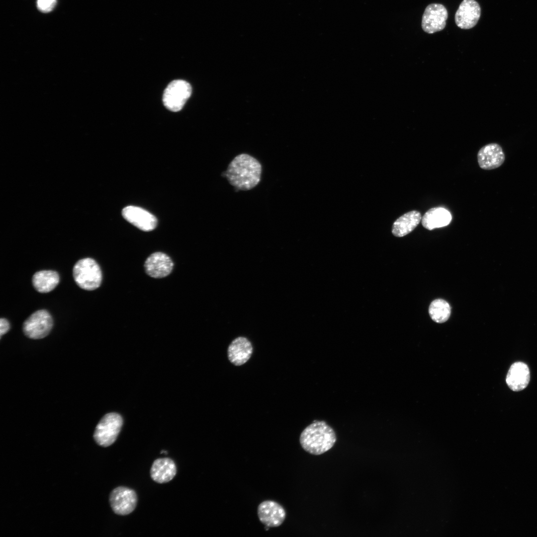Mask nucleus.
<instances>
[{"label":"nucleus","instance_id":"10","mask_svg":"<svg viewBox=\"0 0 537 537\" xmlns=\"http://www.w3.org/2000/svg\"><path fill=\"white\" fill-rule=\"evenodd\" d=\"M480 15L481 8L475 0H463L455 12V23L461 29H471L476 25Z\"/></svg>","mask_w":537,"mask_h":537},{"label":"nucleus","instance_id":"9","mask_svg":"<svg viewBox=\"0 0 537 537\" xmlns=\"http://www.w3.org/2000/svg\"><path fill=\"white\" fill-rule=\"evenodd\" d=\"M257 514L260 522L269 528L280 526L286 518L284 508L272 500L261 502L258 507Z\"/></svg>","mask_w":537,"mask_h":537},{"label":"nucleus","instance_id":"3","mask_svg":"<svg viewBox=\"0 0 537 537\" xmlns=\"http://www.w3.org/2000/svg\"><path fill=\"white\" fill-rule=\"evenodd\" d=\"M73 275L76 284L86 290H93L99 287L102 278L99 266L90 258L81 259L75 264Z\"/></svg>","mask_w":537,"mask_h":537},{"label":"nucleus","instance_id":"17","mask_svg":"<svg viewBox=\"0 0 537 537\" xmlns=\"http://www.w3.org/2000/svg\"><path fill=\"white\" fill-rule=\"evenodd\" d=\"M422 219L421 213L417 210L409 211L393 223L392 228L393 235L402 237L411 233L419 224Z\"/></svg>","mask_w":537,"mask_h":537},{"label":"nucleus","instance_id":"21","mask_svg":"<svg viewBox=\"0 0 537 537\" xmlns=\"http://www.w3.org/2000/svg\"><path fill=\"white\" fill-rule=\"evenodd\" d=\"M57 0H37V6L42 12H49L55 7Z\"/></svg>","mask_w":537,"mask_h":537},{"label":"nucleus","instance_id":"18","mask_svg":"<svg viewBox=\"0 0 537 537\" xmlns=\"http://www.w3.org/2000/svg\"><path fill=\"white\" fill-rule=\"evenodd\" d=\"M450 213L443 207H433L429 209L422 217V224L427 230L448 226L451 221Z\"/></svg>","mask_w":537,"mask_h":537},{"label":"nucleus","instance_id":"15","mask_svg":"<svg viewBox=\"0 0 537 537\" xmlns=\"http://www.w3.org/2000/svg\"><path fill=\"white\" fill-rule=\"evenodd\" d=\"M253 348L250 341L245 337H239L231 343L228 350V358L233 364L239 366L251 358Z\"/></svg>","mask_w":537,"mask_h":537},{"label":"nucleus","instance_id":"20","mask_svg":"<svg viewBox=\"0 0 537 537\" xmlns=\"http://www.w3.org/2000/svg\"><path fill=\"white\" fill-rule=\"evenodd\" d=\"M451 308L446 300L437 299L433 301L429 308V313L432 319L439 323L447 321L450 315Z\"/></svg>","mask_w":537,"mask_h":537},{"label":"nucleus","instance_id":"2","mask_svg":"<svg viewBox=\"0 0 537 537\" xmlns=\"http://www.w3.org/2000/svg\"><path fill=\"white\" fill-rule=\"evenodd\" d=\"M337 437L334 429L324 421H314L300 434L299 442L307 452L320 455L330 449Z\"/></svg>","mask_w":537,"mask_h":537},{"label":"nucleus","instance_id":"7","mask_svg":"<svg viewBox=\"0 0 537 537\" xmlns=\"http://www.w3.org/2000/svg\"><path fill=\"white\" fill-rule=\"evenodd\" d=\"M109 501L114 513L120 516H125L130 514L135 510L138 498L134 490L126 487L119 486L111 492Z\"/></svg>","mask_w":537,"mask_h":537},{"label":"nucleus","instance_id":"16","mask_svg":"<svg viewBox=\"0 0 537 537\" xmlns=\"http://www.w3.org/2000/svg\"><path fill=\"white\" fill-rule=\"evenodd\" d=\"M177 471L176 463L173 459L168 457L160 458L153 462L150 469V475L156 482L165 483L174 478Z\"/></svg>","mask_w":537,"mask_h":537},{"label":"nucleus","instance_id":"4","mask_svg":"<svg viewBox=\"0 0 537 537\" xmlns=\"http://www.w3.org/2000/svg\"><path fill=\"white\" fill-rule=\"evenodd\" d=\"M123 423L122 417L117 413L105 414L95 429L93 438L96 444L102 447L112 445L117 439Z\"/></svg>","mask_w":537,"mask_h":537},{"label":"nucleus","instance_id":"6","mask_svg":"<svg viewBox=\"0 0 537 537\" xmlns=\"http://www.w3.org/2000/svg\"><path fill=\"white\" fill-rule=\"evenodd\" d=\"M53 321L50 314L46 310H39L32 313L23 323L25 335L32 339H42L51 331Z\"/></svg>","mask_w":537,"mask_h":537},{"label":"nucleus","instance_id":"13","mask_svg":"<svg viewBox=\"0 0 537 537\" xmlns=\"http://www.w3.org/2000/svg\"><path fill=\"white\" fill-rule=\"evenodd\" d=\"M480 168L490 170L499 167L504 162L505 155L501 147L497 143H490L482 147L477 154Z\"/></svg>","mask_w":537,"mask_h":537},{"label":"nucleus","instance_id":"11","mask_svg":"<svg viewBox=\"0 0 537 537\" xmlns=\"http://www.w3.org/2000/svg\"><path fill=\"white\" fill-rule=\"evenodd\" d=\"M122 214L127 221L141 230L152 231L157 226L156 218L142 208L128 206L123 208Z\"/></svg>","mask_w":537,"mask_h":537},{"label":"nucleus","instance_id":"19","mask_svg":"<svg viewBox=\"0 0 537 537\" xmlns=\"http://www.w3.org/2000/svg\"><path fill=\"white\" fill-rule=\"evenodd\" d=\"M60 277L58 273L52 270H43L36 272L32 276V284L35 289L40 293H47L53 290L59 284Z\"/></svg>","mask_w":537,"mask_h":537},{"label":"nucleus","instance_id":"8","mask_svg":"<svg viewBox=\"0 0 537 537\" xmlns=\"http://www.w3.org/2000/svg\"><path fill=\"white\" fill-rule=\"evenodd\" d=\"M448 17V12L444 5L430 4L426 7L422 16V29L429 34L442 31L446 27Z\"/></svg>","mask_w":537,"mask_h":537},{"label":"nucleus","instance_id":"22","mask_svg":"<svg viewBox=\"0 0 537 537\" xmlns=\"http://www.w3.org/2000/svg\"><path fill=\"white\" fill-rule=\"evenodd\" d=\"M10 328V325L8 321L5 318H1L0 319V337L2 335L6 333Z\"/></svg>","mask_w":537,"mask_h":537},{"label":"nucleus","instance_id":"12","mask_svg":"<svg viewBox=\"0 0 537 537\" xmlns=\"http://www.w3.org/2000/svg\"><path fill=\"white\" fill-rule=\"evenodd\" d=\"M147 274L154 278H163L172 271L174 263L171 258L165 253L156 252L151 254L144 264Z\"/></svg>","mask_w":537,"mask_h":537},{"label":"nucleus","instance_id":"1","mask_svg":"<svg viewBox=\"0 0 537 537\" xmlns=\"http://www.w3.org/2000/svg\"><path fill=\"white\" fill-rule=\"evenodd\" d=\"M262 166L255 158L242 154L237 156L228 165L225 176L230 184L241 190H248L259 182Z\"/></svg>","mask_w":537,"mask_h":537},{"label":"nucleus","instance_id":"5","mask_svg":"<svg viewBox=\"0 0 537 537\" xmlns=\"http://www.w3.org/2000/svg\"><path fill=\"white\" fill-rule=\"evenodd\" d=\"M191 94V87L186 81L182 80H174L171 82L164 90L163 101L165 106L169 110L180 111Z\"/></svg>","mask_w":537,"mask_h":537},{"label":"nucleus","instance_id":"14","mask_svg":"<svg viewBox=\"0 0 537 537\" xmlns=\"http://www.w3.org/2000/svg\"><path fill=\"white\" fill-rule=\"evenodd\" d=\"M530 380V372L528 366L523 362L518 361L510 366L506 378L508 387L514 391L525 389Z\"/></svg>","mask_w":537,"mask_h":537}]
</instances>
